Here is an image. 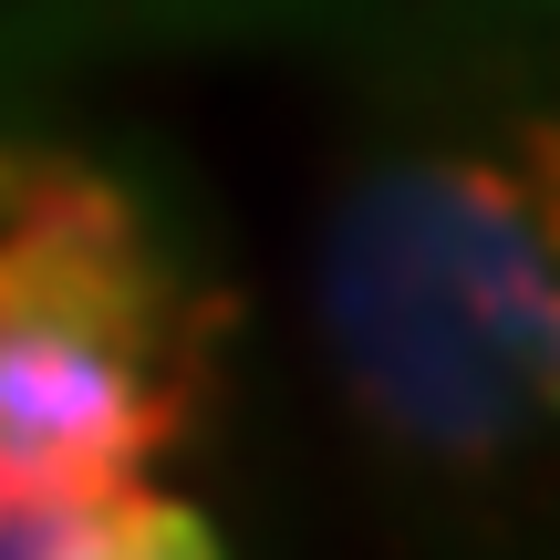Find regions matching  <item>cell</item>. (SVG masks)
<instances>
[{
	"instance_id": "7a4b0ae2",
	"label": "cell",
	"mask_w": 560,
	"mask_h": 560,
	"mask_svg": "<svg viewBox=\"0 0 560 560\" xmlns=\"http://www.w3.org/2000/svg\"><path fill=\"white\" fill-rule=\"evenodd\" d=\"M156 446L166 416L115 342L0 322V509H83L145 488Z\"/></svg>"
},
{
	"instance_id": "6da1fadb",
	"label": "cell",
	"mask_w": 560,
	"mask_h": 560,
	"mask_svg": "<svg viewBox=\"0 0 560 560\" xmlns=\"http://www.w3.org/2000/svg\"><path fill=\"white\" fill-rule=\"evenodd\" d=\"M312 312L353 416L416 467H499L560 416V229L520 156H384L322 219Z\"/></svg>"
},
{
	"instance_id": "3957f363",
	"label": "cell",
	"mask_w": 560,
	"mask_h": 560,
	"mask_svg": "<svg viewBox=\"0 0 560 560\" xmlns=\"http://www.w3.org/2000/svg\"><path fill=\"white\" fill-rule=\"evenodd\" d=\"M0 560H219V529L166 488H115L83 509H0Z\"/></svg>"
}]
</instances>
